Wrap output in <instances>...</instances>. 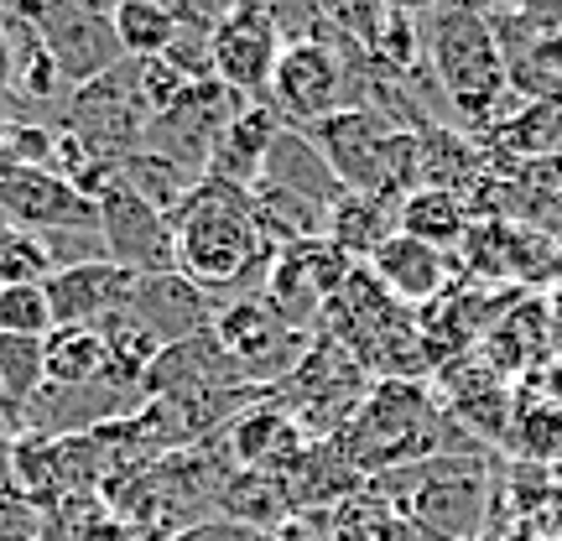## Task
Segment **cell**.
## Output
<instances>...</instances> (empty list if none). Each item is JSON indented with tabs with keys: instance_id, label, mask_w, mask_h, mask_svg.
Here are the masks:
<instances>
[{
	"instance_id": "16",
	"label": "cell",
	"mask_w": 562,
	"mask_h": 541,
	"mask_svg": "<svg viewBox=\"0 0 562 541\" xmlns=\"http://www.w3.org/2000/svg\"><path fill=\"white\" fill-rule=\"evenodd\" d=\"M42 375L53 391H79V385L104 381V343L94 328H53L42 339Z\"/></svg>"
},
{
	"instance_id": "22",
	"label": "cell",
	"mask_w": 562,
	"mask_h": 541,
	"mask_svg": "<svg viewBox=\"0 0 562 541\" xmlns=\"http://www.w3.org/2000/svg\"><path fill=\"white\" fill-rule=\"evenodd\" d=\"M47 277H53L47 245L26 229H5L0 235V286H47Z\"/></svg>"
},
{
	"instance_id": "29",
	"label": "cell",
	"mask_w": 562,
	"mask_h": 541,
	"mask_svg": "<svg viewBox=\"0 0 562 541\" xmlns=\"http://www.w3.org/2000/svg\"><path fill=\"white\" fill-rule=\"evenodd\" d=\"M547 297V313H552V328H558V343H562V281H552V292H542Z\"/></svg>"
},
{
	"instance_id": "7",
	"label": "cell",
	"mask_w": 562,
	"mask_h": 541,
	"mask_svg": "<svg viewBox=\"0 0 562 541\" xmlns=\"http://www.w3.org/2000/svg\"><path fill=\"white\" fill-rule=\"evenodd\" d=\"M100 240H104V261L131 271V277H167V271H178L167 214L146 208L136 193H125L121 182L100 199Z\"/></svg>"
},
{
	"instance_id": "27",
	"label": "cell",
	"mask_w": 562,
	"mask_h": 541,
	"mask_svg": "<svg viewBox=\"0 0 562 541\" xmlns=\"http://www.w3.org/2000/svg\"><path fill=\"white\" fill-rule=\"evenodd\" d=\"M0 94H16V68H11V42L0 37Z\"/></svg>"
},
{
	"instance_id": "4",
	"label": "cell",
	"mask_w": 562,
	"mask_h": 541,
	"mask_svg": "<svg viewBox=\"0 0 562 541\" xmlns=\"http://www.w3.org/2000/svg\"><path fill=\"white\" fill-rule=\"evenodd\" d=\"M266 104L292 131L318 125L349 110V68L328 42H286L277 74H271V89H266Z\"/></svg>"
},
{
	"instance_id": "26",
	"label": "cell",
	"mask_w": 562,
	"mask_h": 541,
	"mask_svg": "<svg viewBox=\"0 0 562 541\" xmlns=\"http://www.w3.org/2000/svg\"><path fill=\"white\" fill-rule=\"evenodd\" d=\"M79 541H140V537L125 521H115L110 510H100V516H94V521L79 531Z\"/></svg>"
},
{
	"instance_id": "3",
	"label": "cell",
	"mask_w": 562,
	"mask_h": 541,
	"mask_svg": "<svg viewBox=\"0 0 562 541\" xmlns=\"http://www.w3.org/2000/svg\"><path fill=\"white\" fill-rule=\"evenodd\" d=\"M21 16L37 26L47 58L58 63L63 89H83V83L104 79L110 68H121L125 53L115 42V21L104 5H79V0H21Z\"/></svg>"
},
{
	"instance_id": "24",
	"label": "cell",
	"mask_w": 562,
	"mask_h": 541,
	"mask_svg": "<svg viewBox=\"0 0 562 541\" xmlns=\"http://www.w3.org/2000/svg\"><path fill=\"white\" fill-rule=\"evenodd\" d=\"M172 541H271V537H266V531H250V526H240V521H224V516H203L199 526L178 531Z\"/></svg>"
},
{
	"instance_id": "25",
	"label": "cell",
	"mask_w": 562,
	"mask_h": 541,
	"mask_svg": "<svg viewBox=\"0 0 562 541\" xmlns=\"http://www.w3.org/2000/svg\"><path fill=\"white\" fill-rule=\"evenodd\" d=\"M526 396H537V402H547V406H558L562 412V354H552V360L537 370V375H526V385H521Z\"/></svg>"
},
{
	"instance_id": "19",
	"label": "cell",
	"mask_w": 562,
	"mask_h": 541,
	"mask_svg": "<svg viewBox=\"0 0 562 541\" xmlns=\"http://www.w3.org/2000/svg\"><path fill=\"white\" fill-rule=\"evenodd\" d=\"M510 448H516V459L521 463H562V412L558 406L537 402V396H526L516 391V417H510Z\"/></svg>"
},
{
	"instance_id": "15",
	"label": "cell",
	"mask_w": 562,
	"mask_h": 541,
	"mask_svg": "<svg viewBox=\"0 0 562 541\" xmlns=\"http://www.w3.org/2000/svg\"><path fill=\"white\" fill-rule=\"evenodd\" d=\"M391 235H396V203L364 199V193H344V199L328 208V224H323V240L360 266L370 261Z\"/></svg>"
},
{
	"instance_id": "10",
	"label": "cell",
	"mask_w": 562,
	"mask_h": 541,
	"mask_svg": "<svg viewBox=\"0 0 562 541\" xmlns=\"http://www.w3.org/2000/svg\"><path fill=\"white\" fill-rule=\"evenodd\" d=\"M136 281L131 271L110 261H89V266H68L47 277V302H53V328H100L104 318H115L131 307L136 297Z\"/></svg>"
},
{
	"instance_id": "9",
	"label": "cell",
	"mask_w": 562,
	"mask_h": 541,
	"mask_svg": "<svg viewBox=\"0 0 562 541\" xmlns=\"http://www.w3.org/2000/svg\"><path fill=\"white\" fill-rule=\"evenodd\" d=\"M364 271L381 281V292L391 302H402L406 313L412 307H432L438 297H448L453 286H459V266H453V256H442V250H432V245L412 240V235H391V240L364 261Z\"/></svg>"
},
{
	"instance_id": "21",
	"label": "cell",
	"mask_w": 562,
	"mask_h": 541,
	"mask_svg": "<svg viewBox=\"0 0 562 541\" xmlns=\"http://www.w3.org/2000/svg\"><path fill=\"white\" fill-rule=\"evenodd\" d=\"M0 334H11V339H47L53 334L47 286H0Z\"/></svg>"
},
{
	"instance_id": "14",
	"label": "cell",
	"mask_w": 562,
	"mask_h": 541,
	"mask_svg": "<svg viewBox=\"0 0 562 541\" xmlns=\"http://www.w3.org/2000/svg\"><path fill=\"white\" fill-rule=\"evenodd\" d=\"M396 229L422 245H432V250H442V256H459L463 240H469V229H474V214H469V203H463L459 193L417 188V193H406V199L396 203Z\"/></svg>"
},
{
	"instance_id": "5",
	"label": "cell",
	"mask_w": 562,
	"mask_h": 541,
	"mask_svg": "<svg viewBox=\"0 0 562 541\" xmlns=\"http://www.w3.org/2000/svg\"><path fill=\"white\" fill-rule=\"evenodd\" d=\"M209 53H214V83H224L235 100L250 104L266 100L271 74L286 53V37H281L271 5H229L209 37Z\"/></svg>"
},
{
	"instance_id": "13",
	"label": "cell",
	"mask_w": 562,
	"mask_h": 541,
	"mask_svg": "<svg viewBox=\"0 0 562 541\" xmlns=\"http://www.w3.org/2000/svg\"><path fill=\"white\" fill-rule=\"evenodd\" d=\"M261 182L266 188L292 193V199L318 203V208H334V203L344 199V182L328 172V161L313 151V140L302 136V131H292V125H281L277 140H271L266 167H261Z\"/></svg>"
},
{
	"instance_id": "18",
	"label": "cell",
	"mask_w": 562,
	"mask_h": 541,
	"mask_svg": "<svg viewBox=\"0 0 562 541\" xmlns=\"http://www.w3.org/2000/svg\"><path fill=\"white\" fill-rule=\"evenodd\" d=\"M193 172H182V167H172L167 157H151V151H131V157L121 161V188L125 193H136L146 208H157V214H178V203L193 193Z\"/></svg>"
},
{
	"instance_id": "20",
	"label": "cell",
	"mask_w": 562,
	"mask_h": 541,
	"mask_svg": "<svg viewBox=\"0 0 562 541\" xmlns=\"http://www.w3.org/2000/svg\"><path fill=\"white\" fill-rule=\"evenodd\" d=\"M42 339H11L0 334V406L11 417H26V406L42 396Z\"/></svg>"
},
{
	"instance_id": "23",
	"label": "cell",
	"mask_w": 562,
	"mask_h": 541,
	"mask_svg": "<svg viewBox=\"0 0 562 541\" xmlns=\"http://www.w3.org/2000/svg\"><path fill=\"white\" fill-rule=\"evenodd\" d=\"M42 510L21 489H0V541H37Z\"/></svg>"
},
{
	"instance_id": "1",
	"label": "cell",
	"mask_w": 562,
	"mask_h": 541,
	"mask_svg": "<svg viewBox=\"0 0 562 541\" xmlns=\"http://www.w3.org/2000/svg\"><path fill=\"white\" fill-rule=\"evenodd\" d=\"M167 224H172L178 277H188L199 292H209L214 302L261 292L266 271L277 261V245L261 235L250 193L229 188V182L199 178Z\"/></svg>"
},
{
	"instance_id": "8",
	"label": "cell",
	"mask_w": 562,
	"mask_h": 541,
	"mask_svg": "<svg viewBox=\"0 0 562 541\" xmlns=\"http://www.w3.org/2000/svg\"><path fill=\"white\" fill-rule=\"evenodd\" d=\"M501 381H516V375H537L552 354H562L558 328H552V313H547L542 292H526V297H510L501 318L490 323V334L474 349Z\"/></svg>"
},
{
	"instance_id": "28",
	"label": "cell",
	"mask_w": 562,
	"mask_h": 541,
	"mask_svg": "<svg viewBox=\"0 0 562 541\" xmlns=\"http://www.w3.org/2000/svg\"><path fill=\"white\" fill-rule=\"evenodd\" d=\"M484 541H547V537H542V531H531V526H521V521H516V526H510V531H490V537H484Z\"/></svg>"
},
{
	"instance_id": "12",
	"label": "cell",
	"mask_w": 562,
	"mask_h": 541,
	"mask_svg": "<svg viewBox=\"0 0 562 541\" xmlns=\"http://www.w3.org/2000/svg\"><path fill=\"white\" fill-rule=\"evenodd\" d=\"M277 131H281V115H277V110H271L266 100L240 104V110L229 115V125L220 131V140H214V151H209V167H203V178L229 182V188L250 193V188L261 182L266 151H271Z\"/></svg>"
},
{
	"instance_id": "11",
	"label": "cell",
	"mask_w": 562,
	"mask_h": 541,
	"mask_svg": "<svg viewBox=\"0 0 562 541\" xmlns=\"http://www.w3.org/2000/svg\"><path fill=\"white\" fill-rule=\"evenodd\" d=\"M214 307H220V302L209 297V292H199V286L188 277H178V271H167V277H140L136 297H131L125 313H131L146 334H157L161 343H182V339L209 334Z\"/></svg>"
},
{
	"instance_id": "2",
	"label": "cell",
	"mask_w": 562,
	"mask_h": 541,
	"mask_svg": "<svg viewBox=\"0 0 562 541\" xmlns=\"http://www.w3.org/2000/svg\"><path fill=\"white\" fill-rule=\"evenodd\" d=\"M427 58H432V74H438L442 94L459 104V115L490 125L495 104L505 100L510 89V74H505V53L495 26L480 16V11H459V5H442V11H427Z\"/></svg>"
},
{
	"instance_id": "17",
	"label": "cell",
	"mask_w": 562,
	"mask_h": 541,
	"mask_svg": "<svg viewBox=\"0 0 562 541\" xmlns=\"http://www.w3.org/2000/svg\"><path fill=\"white\" fill-rule=\"evenodd\" d=\"M110 21H115V42L131 63L161 58L178 37V16L161 0H121V5H110Z\"/></svg>"
},
{
	"instance_id": "30",
	"label": "cell",
	"mask_w": 562,
	"mask_h": 541,
	"mask_svg": "<svg viewBox=\"0 0 562 541\" xmlns=\"http://www.w3.org/2000/svg\"><path fill=\"white\" fill-rule=\"evenodd\" d=\"M552 208H558V229H562V188L552 193Z\"/></svg>"
},
{
	"instance_id": "6",
	"label": "cell",
	"mask_w": 562,
	"mask_h": 541,
	"mask_svg": "<svg viewBox=\"0 0 562 541\" xmlns=\"http://www.w3.org/2000/svg\"><path fill=\"white\" fill-rule=\"evenodd\" d=\"M245 100H235L224 83H188L182 89V100L172 110H161L151 115L146 125V136H140V151H151V157H167L172 167L182 172H193L203 178V167H209V151H214V140L220 131L229 125V115L240 110Z\"/></svg>"
}]
</instances>
